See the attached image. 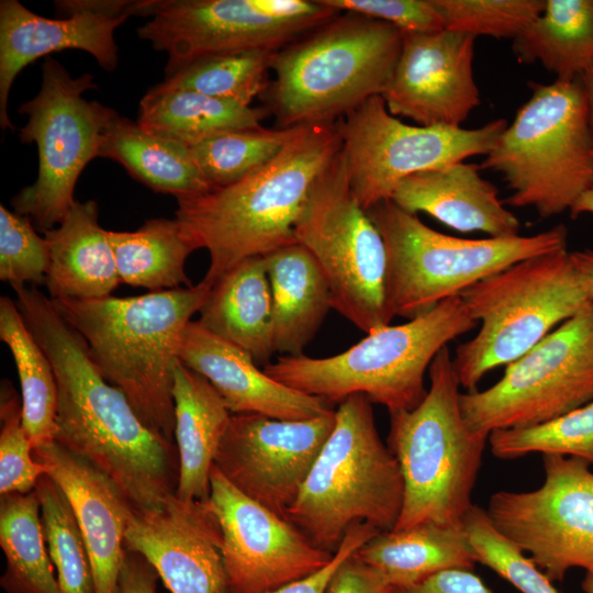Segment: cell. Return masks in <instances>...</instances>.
<instances>
[{"mask_svg":"<svg viewBox=\"0 0 593 593\" xmlns=\"http://www.w3.org/2000/svg\"><path fill=\"white\" fill-rule=\"evenodd\" d=\"M12 289L54 369L55 441L108 477L132 510L164 507L178 486L176 444L148 428L124 393L103 378L85 339L60 316L51 298L34 286Z\"/></svg>","mask_w":593,"mask_h":593,"instance_id":"cell-1","label":"cell"},{"mask_svg":"<svg viewBox=\"0 0 593 593\" xmlns=\"http://www.w3.org/2000/svg\"><path fill=\"white\" fill-rule=\"evenodd\" d=\"M342 149L335 123L305 125L267 165L244 179L177 199L176 219L205 248L212 284L251 257L296 243L295 223L320 175Z\"/></svg>","mask_w":593,"mask_h":593,"instance_id":"cell-2","label":"cell"},{"mask_svg":"<svg viewBox=\"0 0 593 593\" xmlns=\"http://www.w3.org/2000/svg\"><path fill=\"white\" fill-rule=\"evenodd\" d=\"M212 283L116 298L56 299L60 316L85 339L103 378L144 424L175 444L174 370L182 334Z\"/></svg>","mask_w":593,"mask_h":593,"instance_id":"cell-3","label":"cell"},{"mask_svg":"<svg viewBox=\"0 0 593 593\" xmlns=\"http://www.w3.org/2000/svg\"><path fill=\"white\" fill-rule=\"evenodd\" d=\"M478 326L460 295L399 325L370 332L333 356H281L264 371L276 381L327 403L363 394L389 413L416 407L427 390L424 376L437 354Z\"/></svg>","mask_w":593,"mask_h":593,"instance_id":"cell-4","label":"cell"},{"mask_svg":"<svg viewBox=\"0 0 593 593\" xmlns=\"http://www.w3.org/2000/svg\"><path fill=\"white\" fill-rule=\"evenodd\" d=\"M401 47L395 26L347 13L275 53L269 103L279 127L333 124L381 96Z\"/></svg>","mask_w":593,"mask_h":593,"instance_id":"cell-5","label":"cell"},{"mask_svg":"<svg viewBox=\"0 0 593 593\" xmlns=\"http://www.w3.org/2000/svg\"><path fill=\"white\" fill-rule=\"evenodd\" d=\"M429 389L413 410L390 414L387 446L398 460L404 497L392 530L422 524L461 526L489 436L465 422L448 346L432 361Z\"/></svg>","mask_w":593,"mask_h":593,"instance_id":"cell-6","label":"cell"},{"mask_svg":"<svg viewBox=\"0 0 593 593\" xmlns=\"http://www.w3.org/2000/svg\"><path fill=\"white\" fill-rule=\"evenodd\" d=\"M404 482L398 460L380 438L372 402L349 395L286 518L316 547L335 553L348 529L368 523L392 530Z\"/></svg>","mask_w":593,"mask_h":593,"instance_id":"cell-7","label":"cell"},{"mask_svg":"<svg viewBox=\"0 0 593 593\" xmlns=\"http://www.w3.org/2000/svg\"><path fill=\"white\" fill-rule=\"evenodd\" d=\"M532 94L480 164L502 175L505 205L541 219L569 211L593 188V135L583 81H529Z\"/></svg>","mask_w":593,"mask_h":593,"instance_id":"cell-8","label":"cell"},{"mask_svg":"<svg viewBox=\"0 0 593 593\" xmlns=\"http://www.w3.org/2000/svg\"><path fill=\"white\" fill-rule=\"evenodd\" d=\"M387 250V303L407 320L530 257L567 249L563 224L523 236L461 238L437 232L391 200L367 210Z\"/></svg>","mask_w":593,"mask_h":593,"instance_id":"cell-9","label":"cell"},{"mask_svg":"<svg viewBox=\"0 0 593 593\" xmlns=\"http://www.w3.org/2000/svg\"><path fill=\"white\" fill-rule=\"evenodd\" d=\"M481 324L452 357L460 387L475 390L491 370L508 365L591 300L567 249L527 258L460 294Z\"/></svg>","mask_w":593,"mask_h":593,"instance_id":"cell-10","label":"cell"},{"mask_svg":"<svg viewBox=\"0 0 593 593\" xmlns=\"http://www.w3.org/2000/svg\"><path fill=\"white\" fill-rule=\"evenodd\" d=\"M294 236L318 264L332 309L366 334L390 324L385 246L353 192L342 149L313 184Z\"/></svg>","mask_w":593,"mask_h":593,"instance_id":"cell-11","label":"cell"},{"mask_svg":"<svg viewBox=\"0 0 593 593\" xmlns=\"http://www.w3.org/2000/svg\"><path fill=\"white\" fill-rule=\"evenodd\" d=\"M94 88L91 74L72 77L47 56L38 93L19 108V113L27 116L19 137L24 144H36L38 170L34 183L21 189L11 205L43 233L64 220L76 202L74 193L80 174L99 157L114 110L82 97Z\"/></svg>","mask_w":593,"mask_h":593,"instance_id":"cell-12","label":"cell"},{"mask_svg":"<svg viewBox=\"0 0 593 593\" xmlns=\"http://www.w3.org/2000/svg\"><path fill=\"white\" fill-rule=\"evenodd\" d=\"M339 13L322 0H144L137 34L167 54L168 76L211 55L279 52Z\"/></svg>","mask_w":593,"mask_h":593,"instance_id":"cell-13","label":"cell"},{"mask_svg":"<svg viewBox=\"0 0 593 593\" xmlns=\"http://www.w3.org/2000/svg\"><path fill=\"white\" fill-rule=\"evenodd\" d=\"M593 401V300L515 361L492 387L460 394L468 427L496 429L550 422Z\"/></svg>","mask_w":593,"mask_h":593,"instance_id":"cell-14","label":"cell"},{"mask_svg":"<svg viewBox=\"0 0 593 593\" xmlns=\"http://www.w3.org/2000/svg\"><path fill=\"white\" fill-rule=\"evenodd\" d=\"M353 192L365 210L391 200L405 178L472 156H485L507 126L496 119L475 128L410 125L374 96L336 124Z\"/></svg>","mask_w":593,"mask_h":593,"instance_id":"cell-15","label":"cell"},{"mask_svg":"<svg viewBox=\"0 0 593 593\" xmlns=\"http://www.w3.org/2000/svg\"><path fill=\"white\" fill-rule=\"evenodd\" d=\"M544 483L532 491H499L485 512L494 527L551 582L573 568L593 573V471L573 456L542 455Z\"/></svg>","mask_w":593,"mask_h":593,"instance_id":"cell-16","label":"cell"},{"mask_svg":"<svg viewBox=\"0 0 593 593\" xmlns=\"http://www.w3.org/2000/svg\"><path fill=\"white\" fill-rule=\"evenodd\" d=\"M205 502L222 534L227 593H268L326 567L316 547L287 518L235 488L213 465Z\"/></svg>","mask_w":593,"mask_h":593,"instance_id":"cell-17","label":"cell"},{"mask_svg":"<svg viewBox=\"0 0 593 593\" xmlns=\"http://www.w3.org/2000/svg\"><path fill=\"white\" fill-rule=\"evenodd\" d=\"M334 425V410L298 421L233 414L214 466L242 493L286 518Z\"/></svg>","mask_w":593,"mask_h":593,"instance_id":"cell-18","label":"cell"},{"mask_svg":"<svg viewBox=\"0 0 593 593\" xmlns=\"http://www.w3.org/2000/svg\"><path fill=\"white\" fill-rule=\"evenodd\" d=\"M142 1H57L59 18L35 14L16 0L0 2V126H14L8 115V99L19 72L40 57L64 49L92 55L100 67L112 71L119 54L114 31L130 16L138 15Z\"/></svg>","mask_w":593,"mask_h":593,"instance_id":"cell-19","label":"cell"},{"mask_svg":"<svg viewBox=\"0 0 593 593\" xmlns=\"http://www.w3.org/2000/svg\"><path fill=\"white\" fill-rule=\"evenodd\" d=\"M475 37L441 30L403 33L401 52L381 94L394 116L421 126L462 127L480 104L473 76Z\"/></svg>","mask_w":593,"mask_h":593,"instance_id":"cell-20","label":"cell"},{"mask_svg":"<svg viewBox=\"0 0 593 593\" xmlns=\"http://www.w3.org/2000/svg\"><path fill=\"white\" fill-rule=\"evenodd\" d=\"M221 547L205 502L174 496L160 510L131 511L125 548L144 557L171 593H227Z\"/></svg>","mask_w":593,"mask_h":593,"instance_id":"cell-21","label":"cell"},{"mask_svg":"<svg viewBox=\"0 0 593 593\" xmlns=\"http://www.w3.org/2000/svg\"><path fill=\"white\" fill-rule=\"evenodd\" d=\"M35 460L67 496L89 556L94 593H118L132 511L116 485L55 440L33 448Z\"/></svg>","mask_w":593,"mask_h":593,"instance_id":"cell-22","label":"cell"},{"mask_svg":"<svg viewBox=\"0 0 593 593\" xmlns=\"http://www.w3.org/2000/svg\"><path fill=\"white\" fill-rule=\"evenodd\" d=\"M178 359L203 376L233 414L298 421L333 411L323 399L276 381L257 367L248 353L208 332L198 321L186 327Z\"/></svg>","mask_w":593,"mask_h":593,"instance_id":"cell-23","label":"cell"},{"mask_svg":"<svg viewBox=\"0 0 593 593\" xmlns=\"http://www.w3.org/2000/svg\"><path fill=\"white\" fill-rule=\"evenodd\" d=\"M480 165L463 161L414 174L394 189L391 201L406 212L426 213L461 233L490 237L519 235L521 223L480 176Z\"/></svg>","mask_w":593,"mask_h":593,"instance_id":"cell-24","label":"cell"},{"mask_svg":"<svg viewBox=\"0 0 593 593\" xmlns=\"http://www.w3.org/2000/svg\"><path fill=\"white\" fill-rule=\"evenodd\" d=\"M98 214L96 201H76L64 220L44 233L51 299H101L121 283L110 234L99 224Z\"/></svg>","mask_w":593,"mask_h":593,"instance_id":"cell-25","label":"cell"},{"mask_svg":"<svg viewBox=\"0 0 593 593\" xmlns=\"http://www.w3.org/2000/svg\"><path fill=\"white\" fill-rule=\"evenodd\" d=\"M174 401L179 457L176 496L186 503L206 502L211 469L232 414L212 384L179 359L174 370Z\"/></svg>","mask_w":593,"mask_h":593,"instance_id":"cell-26","label":"cell"},{"mask_svg":"<svg viewBox=\"0 0 593 593\" xmlns=\"http://www.w3.org/2000/svg\"><path fill=\"white\" fill-rule=\"evenodd\" d=\"M198 323L266 363L276 351L273 309L264 257L247 258L221 276L200 310ZM267 365V363H266Z\"/></svg>","mask_w":593,"mask_h":593,"instance_id":"cell-27","label":"cell"},{"mask_svg":"<svg viewBox=\"0 0 593 593\" xmlns=\"http://www.w3.org/2000/svg\"><path fill=\"white\" fill-rule=\"evenodd\" d=\"M272 295L275 350L303 355L332 309L328 283L299 243L264 257Z\"/></svg>","mask_w":593,"mask_h":593,"instance_id":"cell-28","label":"cell"},{"mask_svg":"<svg viewBox=\"0 0 593 593\" xmlns=\"http://www.w3.org/2000/svg\"><path fill=\"white\" fill-rule=\"evenodd\" d=\"M354 556L391 588L411 586L448 569L473 570L478 562L462 525L434 523L380 532Z\"/></svg>","mask_w":593,"mask_h":593,"instance_id":"cell-29","label":"cell"},{"mask_svg":"<svg viewBox=\"0 0 593 593\" xmlns=\"http://www.w3.org/2000/svg\"><path fill=\"white\" fill-rule=\"evenodd\" d=\"M99 157L118 161L137 181L177 199L212 189L188 145L152 134L116 111L105 127Z\"/></svg>","mask_w":593,"mask_h":593,"instance_id":"cell-30","label":"cell"},{"mask_svg":"<svg viewBox=\"0 0 593 593\" xmlns=\"http://www.w3.org/2000/svg\"><path fill=\"white\" fill-rule=\"evenodd\" d=\"M268 110L161 82L142 98L136 122L152 134L192 146L224 132L262 126Z\"/></svg>","mask_w":593,"mask_h":593,"instance_id":"cell-31","label":"cell"},{"mask_svg":"<svg viewBox=\"0 0 593 593\" xmlns=\"http://www.w3.org/2000/svg\"><path fill=\"white\" fill-rule=\"evenodd\" d=\"M512 48L517 61L540 63L557 80L580 78L593 66V0H546Z\"/></svg>","mask_w":593,"mask_h":593,"instance_id":"cell-32","label":"cell"},{"mask_svg":"<svg viewBox=\"0 0 593 593\" xmlns=\"http://www.w3.org/2000/svg\"><path fill=\"white\" fill-rule=\"evenodd\" d=\"M109 234L121 283L150 291L192 286L184 264L197 247L177 219H149L136 231Z\"/></svg>","mask_w":593,"mask_h":593,"instance_id":"cell-33","label":"cell"},{"mask_svg":"<svg viewBox=\"0 0 593 593\" xmlns=\"http://www.w3.org/2000/svg\"><path fill=\"white\" fill-rule=\"evenodd\" d=\"M0 338L15 361L22 422L33 448L55 440L57 384L53 366L9 296L0 298Z\"/></svg>","mask_w":593,"mask_h":593,"instance_id":"cell-34","label":"cell"},{"mask_svg":"<svg viewBox=\"0 0 593 593\" xmlns=\"http://www.w3.org/2000/svg\"><path fill=\"white\" fill-rule=\"evenodd\" d=\"M0 546L7 559L1 578L7 593H59L35 490L1 495Z\"/></svg>","mask_w":593,"mask_h":593,"instance_id":"cell-35","label":"cell"},{"mask_svg":"<svg viewBox=\"0 0 593 593\" xmlns=\"http://www.w3.org/2000/svg\"><path fill=\"white\" fill-rule=\"evenodd\" d=\"M302 126L228 131L189 146L209 184H233L272 160Z\"/></svg>","mask_w":593,"mask_h":593,"instance_id":"cell-36","label":"cell"},{"mask_svg":"<svg viewBox=\"0 0 593 593\" xmlns=\"http://www.w3.org/2000/svg\"><path fill=\"white\" fill-rule=\"evenodd\" d=\"M275 53L247 51L202 57L165 76L163 82L251 107L268 88L267 72Z\"/></svg>","mask_w":593,"mask_h":593,"instance_id":"cell-37","label":"cell"},{"mask_svg":"<svg viewBox=\"0 0 593 593\" xmlns=\"http://www.w3.org/2000/svg\"><path fill=\"white\" fill-rule=\"evenodd\" d=\"M35 492L59 593H94L89 556L67 496L47 474L40 479Z\"/></svg>","mask_w":593,"mask_h":593,"instance_id":"cell-38","label":"cell"},{"mask_svg":"<svg viewBox=\"0 0 593 593\" xmlns=\"http://www.w3.org/2000/svg\"><path fill=\"white\" fill-rule=\"evenodd\" d=\"M488 441L500 459L557 454L580 457L593 466V401L544 424L493 430Z\"/></svg>","mask_w":593,"mask_h":593,"instance_id":"cell-39","label":"cell"},{"mask_svg":"<svg viewBox=\"0 0 593 593\" xmlns=\"http://www.w3.org/2000/svg\"><path fill=\"white\" fill-rule=\"evenodd\" d=\"M462 526L478 562L522 593H558L534 561L494 527L484 508L473 504Z\"/></svg>","mask_w":593,"mask_h":593,"instance_id":"cell-40","label":"cell"},{"mask_svg":"<svg viewBox=\"0 0 593 593\" xmlns=\"http://www.w3.org/2000/svg\"><path fill=\"white\" fill-rule=\"evenodd\" d=\"M444 29L511 38L518 36L544 11L546 0H434Z\"/></svg>","mask_w":593,"mask_h":593,"instance_id":"cell-41","label":"cell"},{"mask_svg":"<svg viewBox=\"0 0 593 593\" xmlns=\"http://www.w3.org/2000/svg\"><path fill=\"white\" fill-rule=\"evenodd\" d=\"M0 419V494L30 493L47 468L33 456L22 422V403L9 384L2 385Z\"/></svg>","mask_w":593,"mask_h":593,"instance_id":"cell-42","label":"cell"},{"mask_svg":"<svg viewBox=\"0 0 593 593\" xmlns=\"http://www.w3.org/2000/svg\"><path fill=\"white\" fill-rule=\"evenodd\" d=\"M26 216L0 205V279L11 287L45 284L49 248Z\"/></svg>","mask_w":593,"mask_h":593,"instance_id":"cell-43","label":"cell"},{"mask_svg":"<svg viewBox=\"0 0 593 593\" xmlns=\"http://www.w3.org/2000/svg\"><path fill=\"white\" fill-rule=\"evenodd\" d=\"M337 11L362 15L391 24L403 33L444 30L434 0H322Z\"/></svg>","mask_w":593,"mask_h":593,"instance_id":"cell-44","label":"cell"},{"mask_svg":"<svg viewBox=\"0 0 593 593\" xmlns=\"http://www.w3.org/2000/svg\"><path fill=\"white\" fill-rule=\"evenodd\" d=\"M379 533V529L368 523L353 525L326 567L268 593H325L329 580L342 562Z\"/></svg>","mask_w":593,"mask_h":593,"instance_id":"cell-45","label":"cell"},{"mask_svg":"<svg viewBox=\"0 0 593 593\" xmlns=\"http://www.w3.org/2000/svg\"><path fill=\"white\" fill-rule=\"evenodd\" d=\"M354 553L337 568L325 593H391L383 577Z\"/></svg>","mask_w":593,"mask_h":593,"instance_id":"cell-46","label":"cell"},{"mask_svg":"<svg viewBox=\"0 0 593 593\" xmlns=\"http://www.w3.org/2000/svg\"><path fill=\"white\" fill-rule=\"evenodd\" d=\"M391 593H493L470 569L455 568L440 571L419 583L392 588Z\"/></svg>","mask_w":593,"mask_h":593,"instance_id":"cell-47","label":"cell"},{"mask_svg":"<svg viewBox=\"0 0 593 593\" xmlns=\"http://www.w3.org/2000/svg\"><path fill=\"white\" fill-rule=\"evenodd\" d=\"M156 570L139 553L125 548L118 593H156Z\"/></svg>","mask_w":593,"mask_h":593,"instance_id":"cell-48","label":"cell"},{"mask_svg":"<svg viewBox=\"0 0 593 593\" xmlns=\"http://www.w3.org/2000/svg\"><path fill=\"white\" fill-rule=\"evenodd\" d=\"M577 272L593 300V249L570 251Z\"/></svg>","mask_w":593,"mask_h":593,"instance_id":"cell-49","label":"cell"},{"mask_svg":"<svg viewBox=\"0 0 593 593\" xmlns=\"http://www.w3.org/2000/svg\"><path fill=\"white\" fill-rule=\"evenodd\" d=\"M593 214V188L586 191L570 210L572 219H577L581 214Z\"/></svg>","mask_w":593,"mask_h":593,"instance_id":"cell-50","label":"cell"},{"mask_svg":"<svg viewBox=\"0 0 593 593\" xmlns=\"http://www.w3.org/2000/svg\"><path fill=\"white\" fill-rule=\"evenodd\" d=\"M581 79L583 81L586 97H588V103H589V110H590V123H591V130L593 135V66L589 68L582 76Z\"/></svg>","mask_w":593,"mask_h":593,"instance_id":"cell-51","label":"cell"},{"mask_svg":"<svg viewBox=\"0 0 593 593\" xmlns=\"http://www.w3.org/2000/svg\"><path fill=\"white\" fill-rule=\"evenodd\" d=\"M581 589L584 593H593V573H585L581 582Z\"/></svg>","mask_w":593,"mask_h":593,"instance_id":"cell-52","label":"cell"}]
</instances>
